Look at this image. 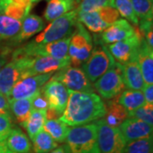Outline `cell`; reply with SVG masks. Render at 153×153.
<instances>
[{"label":"cell","mask_w":153,"mask_h":153,"mask_svg":"<svg viewBox=\"0 0 153 153\" xmlns=\"http://www.w3.org/2000/svg\"><path fill=\"white\" fill-rule=\"evenodd\" d=\"M40 1H42V0H33V1H32L33 5V4H37V3H38V2H40Z\"/></svg>","instance_id":"obj_44"},{"label":"cell","mask_w":153,"mask_h":153,"mask_svg":"<svg viewBox=\"0 0 153 153\" xmlns=\"http://www.w3.org/2000/svg\"><path fill=\"white\" fill-rule=\"evenodd\" d=\"M69 97L60 121L68 126H82L103 118L106 110L104 101L95 93L68 90Z\"/></svg>","instance_id":"obj_1"},{"label":"cell","mask_w":153,"mask_h":153,"mask_svg":"<svg viewBox=\"0 0 153 153\" xmlns=\"http://www.w3.org/2000/svg\"><path fill=\"white\" fill-rule=\"evenodd\" d=\"M138 64L142 73L145 84L153 83V49L143 39L135 52Z\"/></svg>","instance_id":"obj_17"},{"label":"cell","mask_w":153,"mask_h":153,"mask_svg":"<svg viewBox=\"0 0 153 153\" xmlns=\"http://www.w3.org/2000/svg\"><path fill=\"white\" fill-rule=\"evenodd\" d=\"M0 153H16L11 152L9 148L7 147L4 141V142H0Z\"/></svg>","instance_id":"obj_42"},{"label":"cell","mask_w":153,"mask_h":153,"mask_svg":"<svg viewBox=\"0 0 153 153\" xmlns=\"http://www.w3.org/2000/svg\"><path fill=\"white\" fill-rule=\"evenodd\" d=\"M12 60H15L21 68L22 79L39 74L55 73L62 68L71 66L70 58L60 60L50 56H37L24 57Z\"/></svg>","instance_id":"obj_3"},{"label":"cell","mask_w":153,"mask_h":153,"mask_svg":"<svg viewBox=\"0 0 153 153\" xmlns=\"http://www.w3.org/2000/svg\"><path fill=\"white\" fill-rule=\"evenodd\" d=\"M41 93L46 98L49 107L46 111V119H58L66 109L69 94L68 89L59 81L49 79L44 84Z\"/></svg>","instance_id":"obj_6"},{"label":"cell","mask_w":153,"mask_h":153,"mask_svg":"<svg viewBox=\"0 0 153 153\" xmlns=\"http://www.w3.org/2000/svg\"><path fill=\"white\" fill-rule=\"evenodd\" d=\"M152 0H131L132 5L139 21H152Z\"/></svg>","instance_id":"obj_30"},{"label":"cell","mask_w":153,"mask_h":153,"mask_svg":"<svg viewBox=\"0 0 153 153\" xmlns=\"http://www.w3.org/2000/svg\"><path fill=\"white\" fill-rule=\"evenodd\" d=\"M4 143L11 152L16 153H30L32 149V144L27 134L18 128H12Z\"/></svg>","instance_id":"obj_20"},{"label":"cell","mask_w":153,"mask_h":153,"mask_svg":"<svg viewBox=\"0 0 153 153\" xmlns=\"http://www.w3.org/2000/svg\"><path fill=\"white\" fill-rule=\"evenodd\" d=\"M113 8L117 10L119 16L123 17L128 22H131L134 26L139 25V19L134 10L131 0H114Z\"/></svg>","instance_id":"obj_29"},{"label":"cell","mask_w":153,"mask_h":153,"mask_svg":"<svg viewBox=\"0 0 153 153\" xmlns=\"http://www.w3.org/2000/svg\"><path fill=\"white\" fill-rule=\"evenodd\" d=\"M0 114H10L9 100L0 92Z\"/></svg>","instance_id":"obj_37"},{"label":"cell","mask_w":153,"mask_h":153,"mask_svg":"<svg viewBox=\"0 0 153 153\" xmlns=\"http://www.w3.org/2000/svg\"><path fill=\"white\" fill-rule=\"evenodd\" d=\"M10 3L11 0H0V12L4 10L6 6Z\"/></svg>","instance_id":"obj_43"},{"label":"cell","mask_w":153,"mask_h":153,"mask_svg":"<svg viewBox=\"0 0 153 153\" xmlns=\"http://www.w3.org/2000/svg\"><path fill=\"white\" fill-rule=\"evenodd\" d=\"M75 0H48L44 13V19L51 22L75 8Z\"/></svg>","instance_id":"obj_21"},{"label":"cell","mask_w":153,"mask_h":153,"mask_svg":"<svg viewBox=\"0 0 153 153\" xmlns=\"http://www.w3.org/2000/svg\"><path fill=\"white\" fill-rule=\"evenodd\" d=\"M45 27V22L42 17L37 15H28L22 21V27L16 38L12 40L13 44H21L28 40L35 34L42 32Z\"/></svg>","instance_id":"obj_19"},{"label":"cell","mask_w":153,"mask_h":153,"mask_svg":"<svg viewBox=\"0 0 153 153\" xmlns=\"http://www.w3.org/2000/svg\"><path fill=\"white\" fill-rule=\"evenodd\" d=\"M46 111H37L33 110L30 117L25 124L22 126L26 128L30 139L33 140L34 137L44 128V125L46 122Z\"/></svg>","instance_id":"obj_26"},{"label":"cell","mask_w":153,"mask_h":153,"mask_svg":"<svg viewBox=\"0 0 153 153\" xmlns=\"http://www.w3.org/2000/svg\"><path fill=\"white\" fill-rule=\"evenodd\" d=\"M1 41H2V40H1V39H0V42H1Z\"/></svg>","instance_id":"obj_46"},{"label":"cell","mask_w":153,"mask_h":153,"mask_svg":"<svg viewBox=\"0 0 153 153\" xmlns=\"http://www.w3.org/2000/svg\"><path fill=\"white\" fill-rule=\"evenodd\" d=\"M33 0H11V3L16 4L19 5L24 6V7H28V6H32L33 7Z\"/></svg>","instance_id":"obj_40"},{"label":"cell","mask_w":153,"mask_h":153,"mask_svg":"<svg viewBox=\"0 0 153 153\" xmlns=\"http://www.w3.org/2000/svg\"><path fill=\"white\" fill-rule=\"evenodd\" d=\"M142 90H144V97L146 102L149 104H153V85L152 84H145Z\"/></svg>","instance_id":"obj_38"},{"label":"cell","mask_w":153,"mask_h":153,"mask_svg":"<svg viewBox=\"0 0 153 153\" xmlns=\"http://www.w3.org/2000/svg\"><path fill=\"white\" fill-rule=\"evenodd\" d=\"M13 128L10 114H0V142L5 141Z\"/></svg>","instance_id":"obj_35"},{"label":"cell","mask_w":153,"mask_h":153,"mask_svg":"<svg viewBox=\"0 0 153 153\" xmlns=\"http://www.w3.org/2000/svg\"><path fill=\"white\" fill-rule=\"evenodd\" d=\"M32 6L24 7L14 3H10L6 6L4 10L2 11V13H4L7 16L14 18L16 20L23 21L29 15Z\"/></svg>","instance_id":"obj_33"},{"label":"cell","mask_w":153,"mask_h":153,"mask_svg":"<svg viewBox=\"0 0 153 153\" xmlns=\"http://www.w3.org/2000/svg\"><path fill=\"white\" fill-rule=\"evenodd\" d=\"M94 88L105 100L115 98L123 91L125 85L117 62L115 66L108 70L94 82Z\"/></svg>","instance_id":"obj_11"},{"label":"cell","mask_w":153,"mask_h":153,"mask_svg":"<svg viewBox=\"0 0 153 153\" xmlns=\"http://www.w3.org/2000/svg\"><path fill=\"white\" fill-rule=\"evenodd\" d=\"M22 79L21 68L15 60L5 64L0 70V92L8 98L11 88Z\"/></svg>","instance_id":"obj_18"},{"label":"cell","mask_w":153,"mask_h":153,"mask_svg":"<svg viewBox=\"0 0 153 153\" xmlns=\"http://www.w3.org/2000/svg\"><path fill=\"white\" fill-rule=\"evenodd\" d=\"M49 107V104L46 98L40 93L37 94L33 101V110H37V111H47Z\"/></svg>","instance_id":"obj_36"},{"label":"cell","mask_w":153,"mask_h":153,"mask_svg":"<svg viewBox=\"0 0 153 153\" xmlns=\"http://www.w3.org/2000/svg\"><path fill=\"white\" fill-rule=\"evenodd\" d=\"M43 129L47 132L57 143H63L66 141L70 128L58 118L46 120Z\"/></svg>","instance_id":"obj_27"},{"label":"cell","mask_w":153,"mask_h":153,"mask_svg":"<svg viewBox=\"0 0 153 153\" xmlns=\"http://www.w3.org/2000/svg\"><path fill=\"white\" fill-rule=\"evenodd\" d=\"M82 0H75V2H76V4H79L80 2H81Z\"/></svg>","instance_id":"obj_45"},{"label":"cell","mask_w":153,"mask_h":153,"mask_svg":"<svg viewBox=\"0 0 153 153\" xmlns=\"http://www.w3.org/2000/svg\"><path fill=\"white\" fill-rule=\"evenodd\" d=\"M107 6L113 7V0H82L76 10L77 13L92 12Z\"/></svg>","instance_id":"obj_32"},{"label":"cell","mask_w":153,"mask_h":153,"mask_svg":"<svg viewBox=\"0 0 153 153\" xmlns=\"http://www.w3.org/2000/svg\"><path fill=\"white\" fill-rule=\"evenodd\" d=\"M51 79L60 82L68 90L76 92L95 93L92 82L82 69L71 66L62 68L51 76Z\"/></svg>","instance_id":"obj_10"},{"label":"cell","mask_w":153,"mask_h":153,"mask_svg":"<svg viewBox=\"0 0 153 153\" xmlns=\"http://www.w3.org/2000/svg\"><path fill=\"white\" fill-rule=\"evenodd\" d=\"M97 126V140L100 153H123L126 141L118 128L109 126L104 118L95 123Z\"/></svg>","instance_id":"obj_9"},{"label":"cell","mask_w":153,"mask_h":153,"mask_svg":"<svg viewBox=\"0 0 153 153\" xmlns=\"http://www.w3.org/2000/svg\"><path fill=\"white\" fill-rule=\"evenodd\" d=\"M117 65L120 69L125 88H128V89L141 91L145 86V82L135 57V54L128 62L123 65L117 62Z\"/></svg>","instance_id":"obj_15"},{"label":"cell","mask_w":153,"mask_h":153,"mask_svg":"<svg viewBox=\"0 0 153 153\" xmlns=\"http://www.w3.org/2000/svg\"><path fill=\"white\" fill-rule=\"evenodd\" d=\"M134 35L131 38L114 44H108L107 46L111 55H112L115 60H117L116 62L122 65L128 62L134 55L137 48L143 39H145L139 27L134 26Z\"/></svg>","instance_id":"obj_13"},{"label":"cell","mask_w":153,"mask_h":153,"mask_svg":"<svg viewBox=\"0 0 153 153\" xmlns=\"http://www.w3.org/2000/svg\"><path fill=\"white\" fill-rule=\"evenodd\" d=\"M54 73H45L28 76L19 80L11 88L8 96L9 100L33 97L41 92V89L46 82L51 78Z\"/></svg>","instance_id":"obj_12"},{"label":"cell","mask_w":153,"mask_h":153,"mask_svg":"<svg viewBox=\"0 0 153 153\" xmlns=\"http://www.w3.org/2000/svg\"><path fill=\"white\" fill-rule=\"evenodd\" d=\"M117 100L126 110L127 114L146 104L143 92L140 90L127 89L117 96Z\"/></svg>","instance_id":"obj_22"},{"label":"cell","mask_w":153,"mask_h":153,"mask_svg":"<svg viewBox=\"0 0 153 153\" xmlns=\"http://www.w3.org/2000/svg\"><path fill=\"white\" fill-rule=\"evenodd\" d=\"M152 135L126 144L123 153H152Z\"/></svg>","instance_id":"obj_31"},{"label":"cell","mask_w":153,"mask_h":153,"mask_svg":"<svg viewBox=\"0 0 153 153\" xmlns=\"http://www.w3.org/2000/svg\"><path fill=\"white\" fill-rule=\"evenodd\" d=\"M119 16V13L115 8L107 6L92 12L77 13V22L91 33H100L118 20Z\"/></svg>","instance_id":"obj_8"},{"label":"cell","mask_w":153,"mask_h":153,"mask_svg":"<svg viewBox=\"0 0 153 153\" xmlns=\"http://www.w3.org/2000/svg\"><path fill=\"white\" fill-rule=\"evenodd\" d=\"M93 50V40L87 29L80 22H76V27L71 34L68 56L74 67H79L88 60Z\"/></svg>","instance_id":"obj_5"},{"label":"cell","mask_w":153,"mask_h":153,"mask_svg":"<svg viewBox=\"0 0 153 153\" xmlns=\"http://www.w3.org/2000/svg\"><path fill=\"white\" fill-rule=\"evenodd\" d=\"M33 143L35 153H49L59 146L58 143L44 129L34 137Z\"/></svg>","instance_id":"obj_28"},{"label":"cell","mask_w":153,"mask_h":153,"mask_svg":"<svg viewBox=\"0 0 153 153\" xmlns=\"http://www.w3.org/2000/svg\"><path fill=\"white\" fill-rule=\"evenodd\" d=\"M113 1H114V0H113Z\"/></svg>","instance_id":"obj_47"},{"label":"cell","mask_w":153,"mask_h":153,"mask_svg":"<svg viewBox=\"0 0 153 153\" xmlns=\"http://www.w3.org/2000/svg\"><path fill=\"white\" fill-rule=\"evenodd\" d=\"M66 141L68 153H100L95 123H88L70 128Z\"/></svg>","instance_id":"obj_2"},{"label":"cell","mask_w":153,"mask_h":153,"mask_svg":"<svg viewBox=\"0 0 153 153\" xmlns=\"http://www.w3.org/2000/svg\"><path fill=\"white\" fill-rule=\"evenodd\" d=\"M134 35V28L125 19H118L102 32L101 43L111 44L125 40Z\"/></svg>","instance_id":"obj_16"},{"label":"cell","mask_w":153,"mask_h":153,"mask_svg":"<svg viewBox=\"0 0 153 153\" xmlns=\"http://www.w3.org/2000/svg\"><path fill=\"white\" fill-rule=\"evenodd\" d=\"M126 143L152 135V126L134 117H128L118 127Z\"/></svg>","instance_id":"obj_14"},{"label":"cell","mask_w":153,"mask_h":153,"mask_svg":"<svg viewBox=\"0 0 153 153\" xmlns=\"http://www.w3.org/2000/svg\"><path fill=\"white\" fill-rule=\"evenodd\" d=\"M36 95L30 98L9 100L10 110L14 114L17 122L22 126L25 124V123L27 121L28 117H30V114L33 111V99Z\"/></svg>","instance_id":"obj_24"},{"label":"cell","mask_w":153,"mask_h":153,"mask_svg":"<svg viewBox=\"0 0 153 153\" xmlns=\"http://www.w3.org/2000/svg\"><path fill=\"white\" fill-rule=\"evenodd\" d=\"M116 65V60L111 55L107 46L94 47L89 57L82 65V71L91 82H94L106 71Z\"/></svg>","instance_id":"obj_7"},{"label":"cell","mask_w":153,"mask_h":153,"mask_svg":"<svg viewBox=\"0 0 153 153\" xmlns=\"http://www.w3.org/2000/svg\"><path fill=\"white\" fill-rule=\"evenodd\" d=\"M22 21L16 20L0 12V39L13 40L22 27Z\"/></svg>","instance_id":"obj_25"},{"label":"cell","mask_w":153,"mask_h":153,"mask_svg":"<svg viewBox=\"0 0 153 153\" xmlns=\"http://www.w3.org/2000/svg\"><path fill=\"white\" fill-rule=\"evenodd\" d=\"M49 153H68V151H67L66 145H62V146H60L57 148H55V150H53L52 152Z\"/></svg>","instance_id":"obj_41"},{"label":"cell","mask_w":153,"mask_h":153,"mask_svg":"<svg viewBox=\"0 0 153 153\" xmlns=\"http://www.w3.org/2000/svg\"><path fill=\"white\" fill-rule=\"evenodd\" d=\"M77 22V12L74 9L49 23L33 40L37 44H48L71 35Z\"/></svg>","instance_id":"obj_4"},{"label":"cell","mask_w":153,"mask_h":153,"mask_svg":"<svg viewBox=\"0 0 153 153\" xmlns=\"http://www.w3.org/2000/svg\"><path fill=\"white\" fill-rule=\"evenodd\" d=\"M11 54V49L9 47H2L0 48V70L3 68L7 62V59L9 55Z\"/></svg>","instance_id":"obj_39"},{"label":"cell","mask_w":153,"mask_h":153,"mask_svg":"<svg viewBox=\"0 0 153 153\" xmlns=\"http://www.w3.org/2000/svg\"><path fill=\"white\" fill-rule=\"evenodd\" d=\"M105 105L106 112L104 119L105 123L111 127L118 128L121 123L126 118H128L126 110L117 102V97L109 100Z\"/></svg>","instance_id":"obj_23"},{"label":"cell","mask_w":153,"mask_h":153,"mask_svg":"<svg viewBox=\"0 0 153 153\" xmlns=\"http://www.w3.org/2000/svg\"><path fill=\"white\" fill-rule=\"evenodd\" d=\"M152 1H153V0H152Z\"/></svg>","instance_id":"obj_48"},{"label":"cell","mask_w":153,"mask_h":153,"mask_svg":"<svg viewBox=\"0 0 153 153\" xmlns=\"http://www.w3.org/2000/svg\"><path fill=\"white\" fill-rule=\"evenodd\" d=\"M128 117H134L143 121L150 125H153V104L146 103L140 108L128 113Z\"/></svg>","instance_id":"obj_34"}]
</instances>
